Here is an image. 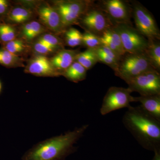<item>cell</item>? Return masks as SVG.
<instances>
[{"label": "cell", "mask_w": 160, "mask_h": 160, "mask_svg": "<svg viewBox=\"0 0 160 160\" xmlns=\"http://www.w3.org/2000/svg\"><path fill=\"white\" fill-rule=\"evenodd\" d=\"M122 121L126 129L144 149L153 152L160 151V121L140 106L127 109Z\"/></svg>", "instance_id": "1"}, {"label": "cell", "mask_w": 160, "mask_h": 160, "mask_svg": "<svg viewBox=\"0 0 160 160\" xmlns=\"http://www.w3.org/2000/svg\"><path fill=\"white\" fill-rule=\"evenodd\" d=\"M85 124L72 131L39 142L26 152L22 160H65L76 151L74 146L89 128Z\"/></svg>", "instance_id": "2"}, {"label": "cell", "mask_w": 160, "mask_h": 160, "mask_svg": "<svg viewBox=\"0 0 160 160\" xmlns=\"http://www.w3.org/2000/svg\"><path fill=\"white\" fill-rule=\"evenodd\" d=\"M151 69L152 67L146 52L126 53L122 56L116 76L125 82L136 77Z\"/></svg>", "instance_id": "3"}, {"label": "cell", "mask_w": 160, "mask_h": 160, "mask_svg": "<svg viewBox=\"0 0 160 160\" xmlns=\"http://www.w3.org/2000/svg\"><path fill=\"white\" fill-rule=\"evenodd\" d=\"M131 6L135 29L148 41H160L159 29L150 12L138 2H132Z\"/></svg>", "instance_id": "4"}, {"label": "cell", "mask_w": 160, "mask_h": 160, "mask_svg": "<svg viewBox=\"0 0 160 160\" xmlns=\"http://www.w3.org/2000/svg\"><path fill=\"white\" fill-rule=\"evenodd\" d=\"M78 24L85 31L99 37L114 26L106 13L97 5H94V3L81 17Z\"/></svg>", "instance_id": "5"}, {"label": "cell", "mask_w": 160, "mask_h": 160, "mask_svg": "<svg viewBox=\"0 0 160 160\" xmlns=\"http://www.w3.org/2000/svg\"><path fill=\"white\" fill-rule=\"evenodd\" d=\"M93 1L84 0L57 1L53 6L61 17L63 25L68 29L72 25L78 24L80 18L93 3Z\"/></svg>", "instance_id": "6"}, {"label": "cell", "mask_w": 160, "mask_h": 160, "mask_svg": "<svg viewBox=\"0 0 160 160\" xmlns=\"http://www.w3.org/2000/svg\"><path fill=\"white\" fill-rule=\"evenodd\" d=\"M132 92L129 88L112 86L108 89L100 108V113L106 115L118 109L131 107L133 102Z\"/></svg>", "instance_id": "7"}, {"label": "cell", "mask_w": 160, "mask_h": 160, "mask_svg": "<svg viewBox=\"0 0 160 160\" xmlns=\"http://www.w3.org/2000/svg\"><path fill=\"white\" fill-rule=\"evenodd\" d=\"M114 29L119 34L124 49L127 53L146 52L149 42L131 25L118 24Z\"/></svg>", "instance_id": "8"}, {"label": "cell", "mask_w": 160, "mask_h": 160, "mask_svg": "<svg viewBox=\"0 0 160 160\" xmlns=\"http://www.w3.org/2000/svg\"><path fill=\"white\" fill-rule=\"evenodd\" d=\"M131 91L140 96L160 95V74L155 69H151L126 82Z\"/></svg>", "instance_id": "9"}, {"label": "cell", "mask_w": 160, "mask_h": 160, "mask_svg": "<svg viewBox=\"0 0 160 160\" xmlns=\"http://www.w3.org/2000/svg\"><path fill=\"white\" fill-rule=\"evenodd\" d=\"M97 6L105 13L114 26L118 24L131 25L132 9L128 2L122 0H104Z\"/></svg>", "instance_id": "10"}, {"label": "cell", "mask_w": 160, "mask_h": 160, "mask_svg": "<svg viewBox=\"0 0 160 160\" xmlns=\"http://www.w3.org/2000/svg\"><path fill=\"white\" fill-rule=\"evenodd\" d=\"M35 9L39 22L52 33L57 35L63 34L67 29L63 25L58 12L53 6L47 2L42 3L36 6Z\"/></svg>", "instance_id": "11"}, {"label": "cell", "mask_w": 160, "mask_h": 160, "mask_svg": "<svg viewBox=\"0 0 160 160\" xmlns=\"http://www.w3.org/2000/svg\"><path fill=\"white\" fill-rule=\"evenodd\" d=\"M25 72L38 77H58L61 73L56 70L46 56L36 55L27 63Z\"/></svg>", "instance_id": "12"}, {"label": "cell", "mask_w": 160, "mask_h": 160, "mask_svg": "<svg viewBox=\"0 0 160 160\" xmlns=\"http://www.w3.org/2000/svg\"><path fill=\"white\" fill-rule=\"evenodd\" d=\"M79 52L77 50L63 49L56 52L49 59L52 66L62 76L63 72L75 62Z\"/></svg>", "instance_id": "13"}, {"label": "cell", "mask_w": 160, "mask_h": 160, "mask_svg": "<svg viewBox=\"0 0 160 160\" xmlns=\"http://www.w3.org/2000/svg\"><path fill=\"white\" fill-rule=\"evenodd\" d=\"M33 17L31 9L22 5L12 6L4 23L15 25L24 24L30 21Z\"/></svg>", "instance_id": "14"}, {"label": "cell", "mask_w": 160, "mask_h": 160, "mask_svg": "<svg viewBox=\"0 0 160 160\" xmlns=\"http://www.w3.org/2000/svg\"><path fill=\"white\" fill-rule=\"evenodd\" d=\"M133 102H139L142 109L160 121V95L133 97Z\"/></svg>", "instance_id": "15"}, {"label": "cell", "mask_w": 160, "mask_h": 160, "mask_svg": "<svg viewBox=\"0 0 160 160\" xmlns=\"http://www.w3.org/2000/svg\"><path fill=\"white\" fill-rule=\"evenodd\" d=\"M102 45L114 51L121 56L126 53L123 47L119 34L114 29V26L106 30L101 37Z\"/></svg>", "instance_id": "16"}, {"label": "cell", "mask_w": 160, "mask_h": 160, "mask_svg": "<svg viewBox=\"0 0 160 160\" xmlns=\"http://www.w3.org/2000/svg\"><path fill=\"white\" fill-rule=\"evenodd\" d=\"M93 49L97 56L98 62L109 66L114 72L117 70L122 56L103 45Z\"/></svg>", "instance_id": "17"}, {"label": "cell", "mask_w": 160, "mask_h": 160, "mask_svg": "<svg viewBox=\"0 0 160 160\" xmlns=\"http://www.w3.org/2000/svg\"><path fill=\"white\" fill-rule=\"evenodd\" d=\"M47 30L39 21H30L23 24L20 33L22 40L29 42L45 33Z\"/></svg>", "instance_id": "18"}, {"label": "cell", "mask_w": 160, "mask_h": 160, "mask_svg": "<svg viewBox=\"0 0 160 160\" xmlns=\"http://www.w3.org/2000/svg\"><path fill=\"white\" fill-rule=\"evenodd\" d=\"M87 71L81 64L74 62L63 72L62 76L69 81L78 83L86 79Z\"/></svg>", "instance_id": "19"}, {"label": "cell", "mask_w": 160, "mask_h": 160, "mask_svg": "<svg viewBox=\"0 0 160 160\" xmlns=\"http://www.w3.org/2000/svg\"><path fill=\"white\" fill-rule=\"evenodd\" d=\"M146 52L152 67L158 72L160 71V43L159 40L149 41Z\"/></svg>", "instance_id": "20"}, {"label": "cell", "mask_w": 160, "mask_h": 160, "mask_svg": "<svg viewBox=\"0 0 160 160\" xmlns=\"http://www.w3.org/2000/svg\"><path fill=\"white\" fill-rule=\"evenodd\" d=\"M75 62H78L88 70L98 62V60L94 49H87L82 52H79L77 54Z\"/></svg>", "instance_id": "21"}, {"label": "cell", "mask_w": 160, "mask_h": 160, "mask_svg": "<svg viewBox=\"0 0 160 160\" xmlns=\"http://www.w3.org/2000/svg\"><path fill=\"white\" fill-rule=\"evenodd\" d=\"M24 61L20 57L15 55L2 48L0 49V65L8 68L24 67Z\"/></svg>", "instance_id": "22"}, {"label": "cell", "mask_w": 160, "mask_h": 160, "mask_svg": "<svg viewBox=\"0 0 160 160\" xmlns=\"http://www.w3.org/2000/svg\"><path fill=\"white\" fill-rule=\"evenodd\" d=\"M18 32L14 26L0 23V44L3 46L17 38Z\"/></svg>", "instance_id": "23"}, {"label": "cell", "mask_w": 160, "mask_h": 160, "mask_svg": "<svg viewBox=\"0 0 160 160\" xmlns=\"http://www.w3.org/2000/svg\"><path fill=\"white\" fill-rule=\"evenodd\" d=\"M64 34V44L71 47H75L82 45V33L75 28H68Z\"/></svg>", "instance_id": "24"}, {"label": "cell", "mask_w": 160, "mask_h": 160, "mask_svg": "<svg viewBox=\"0 0 160 160\" xmlns=\"http://www.w3.org/2000/svg\"><path fill=\"white\" fill-rule=\"evenodd\" d=\"M2 48L10 53L20 57L28 51V46L22 39L16 38L2 46Z\"/></svg>", "instance_id": "25"}, {"label": "cell", "mask_w": 160, "mask_h": 160, "mask_svg": "<svg viewBox=\"0 0 160 160\" xmlns=\"http://www.w3.org/2000/svg\"><path fill=\"white\" fill-rule=\"evenodd\" d=\"M37 40L47 44L58 51L64 49V41L54 33H43L39 37Z\"/></svg>", "instance_id": "26"}, {"label": "cell", "mask_w": 160, "mask_h": 160, "mask_svg": "<svg viewBox=\"0 0 160 160\" xmlns=\"http://www.w3.org/2000/svg\"><path fill=\"white\" fill-rule=\"evenodd\" d=\"M82 45L89 49H95L102 45L100 37L85 31L82 33Z\"/></svg>", "instance_id": "27"}, {"label": "cell", "mask_w": 160, "mask_h": 160, "mask_svg": "<svg viewBox=\"0 0 160 160\" xmlns=\"http://www.w3.org/2000/svg\"><path fill=\"white\" fill-rule=\"evenodd\" d=\"M33 49L37 54L46 56L51 53H56L58 50L45 43L37 41L33 45Z\"/></svg>", "instance_id": "28"}, {"label": "cell", "mask_w": 160, "mask_h": 160, "mask_svg": "<svg viewBox=\"0 0 160 160\" xmlns=\"http://www.w3.org/2000/svg\"><path fill=\"white\" fill-rule=\"evenodd\" d=\"M11 7V3L9 1L0 0V23H4Z\"/></svg>", "instance_id": "29"}, {"label": "cell", "mask_w": 160, "mask_h": 160, "mask_svg": "<svg viewBox=\"0 0 160 160\" xmlns=\"http://www.w3.org/2000/svg\"><path fill=\"white\" fill-rule=\"evenodd\" d=\"M151 160H160V151L154 152V156Z\"/></svg>", "instance_id": "30"}, {"label": "cell", "mask_w": 160, "mask_h": 160, "mask_svg": "<svg viewBox=\"0 0 160 160\" xmlns=\"http://www.w3.org/2000/svg\"><path fill=\"white\" fill-rule=\"evenodd\" d=\"M2 84L1 81H0V94H1V92H2Z\"/></svg>", "instance_id": "31"}]
</instances>
